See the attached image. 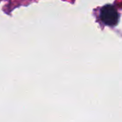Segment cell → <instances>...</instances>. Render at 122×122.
Returning <instances> with one entry per match:
<instances>
[{"instance_id":"6da1fadb","label":"cell","mask_w":122,"mask_h":122,"mask_svg":"<svg viewBox=\"0 0 122 122\" xmlns=\"http://www.w3.org/2000/svg\"><path fill=\"white\" fill-rule=\"evenodd\" d=\"M100 19L108 26H115L119 20V14L112 5H105L100 10Z\"/></svg>"}]
</instances>
